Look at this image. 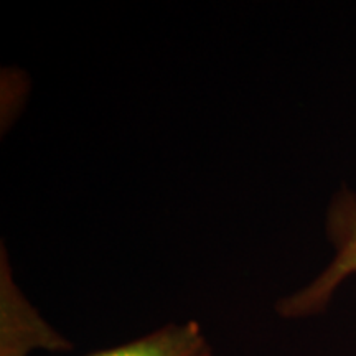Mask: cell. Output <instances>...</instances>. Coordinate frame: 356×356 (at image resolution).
<instances>
[{"label": "cell", "mask_w": 356, "mask_h": 356, "mask_svg": "<svg viewBox=\"0 0 356 356\" xmlns=\"http://www.w3.org/2000/svg\"><path fill=\"white\" fill-rule=\"evenodd\" d=\"M325 231L335 254L317 277L275 305L280 317L309 318L327 310L338 287L356 274V193L341 186L332 198L325 220Z\"/></svg>", "instance_id": "6da1fadb"}, {"label": "cell", "mask_w": 356, "mask_h": 356, "mask_svg": "<svg viewBox=\"0 0 356 356\" xmlns=\"http://www.w3.org/2000/svg\"><path fill=\"white\" fill-rule=\"evenodd\" d=\"M70 343L44 323L10 280L2 284V353L0 356H29L30 351L47 348L65 351Z\"/></svg>", "instance_id": "7a4b0ae2"}, {"label": "cell", "mask_w": 356, "mask_h": 356, "mask_svg": "<svg viewBox=\"0 0 356 356\" xmlns=\"http://www.w3.org/2000/svg\"><path fill=\"white\" fill-rule=\"evenodd\" d=\"M86 356H213V348L198 322L168 323L129 343Z\"/></svg>", "instance_id": "3957f363"}]
</instances>
